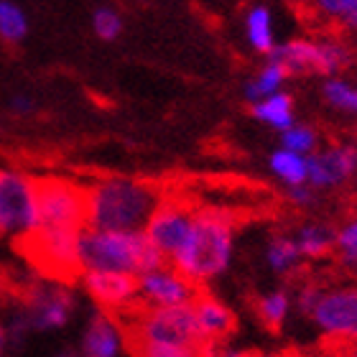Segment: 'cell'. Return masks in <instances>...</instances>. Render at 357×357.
I'll use <instances>...</instances> for the list:
<instances>
[{
	"label": "cell",
	"mask_w": 357,
	"mask_h": 357,
	"mask_svg": "<svg viewBox=\"0 0 357 357\" xmlns=\"http://www.w3.org/2000/svg\"><path fill=\"white\" fill-rule=\"evenodd\" d=\"M164 194L141 178L107 176L84 186V227L102 232H143Z\"/></svg>",
	"instance_id": "obj_1"
},
{
	"label": "cell",
	"mask_w": 357,
	"mask_h": 357,
	"mask_svg": "<svg viewBox=\"0 0 357 357\" xmlns=\"http://www.w3.org/2000/svg\"><path fill=\"white\" fill-rule=\"evenodd\" d=\"M235 217L225 209H197L189 238L172 258L174 268L192 286H204L222 275L232 261Z\"/></svg>",
	"instance_id": "obj_2"
},
{
	"label": "cell",
	"mask_w": 357,
	"mask_h": 357,
	"mask_svg": "<svg viewBox=\"0 0 357 357\" xmlns=\"http://www.w3.org/2000/svg\"><path fill=\"white\" fill-rule=\"evenodd\" d=\"M146 232H102L84 227L79 235V266L84 271H110L141 278L166 266Z\"/></svg>",
	"instance_id": "obj_3"
},
{
	"label": "cell",
	"mask_w": 357,
	"mask_h": 357,
	"mask_svg": "<svg viewBox=\"0 0 357 357\" xmlns=\"http://www.w3.org/2000/svg\"><path fill=\"white\" fill-rule=\"evenodd\" d=\"M128 321L123 324L126 340H141V342L161 344H184V347H199L202 335L194 319L192 304L181 306H149L138 304L126 312Z\"/></svg>",
	"instance_id": "obj_4"
},
{
	"label": "cell",
	"mask_w": 357,
	"mask_h": 357,
	"mask_svg": "<svg viewBox=\"0 0 357 357\" xmlns=\"http://www.w3.org/2000/svg\"><path fill=\"white\" fill-rule=\"evenodd\" d=\"M79 235L77 230H36L26 238L15 240L26 261L36 268L38 273H44L49 281L56 283H72L82 275L79 266Z\"/></svg>",
	"instance_id": "obj_5"
},
{
	"label": "cell",
	"mask_w": 357,
	"mask_h": 357,
	"mask_svg": "<svg viewBox=\"0 0 357 357\" xmlns=\"http://www.w3.org/2000/svg\"><path fill=\"white\" fill-rule=\"evenodd\" d=\"M38 227L36 178L18 169H0V235L21 240Z\"/></svg>",
	"instance_id": "obj_6"
},
{
	"label": "cell",
	"mask_w": 357,
	"mask_h": 357,
	"mask_svg": "<svg viewBox=\"0 0 357 357\" xmlns=\"http://www.w3.org/2000/svg\"><path fill=\"white\" fill-rule=\"evenodd\" d=\"M38 227L46 230H84V186L59 176L36 178Z\"/></svg>",
	"instance_id": "obj_7"
},
{
	"label": "cell",
	"mask_w": 357,
	"mask_h": 357,
	"mask_svg": "<svg viewBox=\"0 0 357 357\" xmlns=\"http://www.w3.org/2000/svg\"><path fill=\"white\" fill-rule=\"evenodd\" d=\"M271 61H278L289 75L298 72H319V75L335 77L340 69L350 64L352 54L342 41L324 38V41H309V38H291L286 44H275L268 54Z\"/></svg>",
	"instance_id": "obj_8"
},
{
	"label": "cell",
	"mask_w": 357,
	"mask_h": 357,
	"mask_svg": "<svg viewBox=\"0 0 357 357\" xmlns=\"http://www.w3.org/2000/svg\"><path fill=\"white\" fill-rule=\"evenodd\" d=\"M77 296L67 283L33 281L26 286L18 312L26 317L31 332H54L67 327L75 317Z\"/></svg>",
	"instance_id": "obj_9"
},
{
	"label": "cell",
	"mask_w": 357,
	"mask_h": 357,
	"mask_svg": "<svg viewBox=\"0 0 357 357\" xmlns=\"http://www.w3.org/2000/svg\"><path fill=\"white\" fill-rule=\"evenodd\" d=\"M194 222V209L178 199H161L151 220L146 222L143 232L151 240V245L164 255L166 261H172L174 255L181 250V245L189 238Z\"/></svg>",
	"instance_id": "obj_10"
},
{
	"label": "cell",
	"mask_w": 357,
	"mask_h": 357,
	"mask_svg": "<svg viewBox=\"0 0 357 357\" xmlns=\"http://www.w3.org/2000/svg\"><path fill=\"white\" fill-rule=\"evenodd\" d=\"M312 319L324 332L327 342H357V289H337L321 294Z\"/></svg>",
	"instance_id": "obj_11"
},
{
	"label": "cell",
	"mask_w": 357,
	"mask_h": 357,
	"mask_svg": "<svg viewBox=\"0 0 357 357\" xmlns=\"http://www.w3.org/2000/svg\"><path fill=\"white\" fill-rule=\"evenodd\" d=\"M82 289L102 312L126 314L130 312L138 298V278L128 273H110V271H84L79 275Z\"/></svg>",
	"instance_id": "obj_12"
},
{
	"label": "cell",
	"mask_w": 357,
	"mask_h": 357,
	"mask_svg": "<svg viewBox=\"0 0 357 357\" xmlns=\"http://www.w3.org/2000/svg\"><path fill=\"white\" fill-rule=\"evenodd\" d=\"M357 172V149L355 146H329L306 156V184L312 189L344 184Z\"/></svg>",
	"instance_id": "obj_13"
},
{
	"label": "cell",
	"mask_w": 357,
	"mask_h": 357,
	"mask_svg": "<svg viewBox=\"0 0 357 357\" xmlns=\"http://www.w3.org/2000/svg\"><path fill=\"white\" fill-rule=\"evenodd\" d=\"M197 286L186 281L176 268H158L153 273L138 278V298L149 306H181L192 304Z\"/></svg>",
	"instance_id": "obj_14"
},
{
	"label": "cell",
	"mask_w": 357,
	"mask_h": 357,
	"mask_svg": "<svg viewBox=\"0 0 357 357\" xmlns=\"http://www.w3.org/2000/svg\"><path fill=\"white\" fill-rule=\"evenodd\" d=\"M123 347H126V335L118 317L102 309L92 312L79 340V352L84 357H120Z\"/></svg>",
	"instance_id": "obj_15"
},
{
	"label": "cell",
	"mask_w": 357,
	"mask_h": 357,
	"mask_svg": "<svg viewBox=\"0 0 357 357\" xmlns=\"http://www.w3.org/2000/svg\"><path fill=\"white\" fill-rule=\"evenodd\" d=\"M194 319L199 327L202 342H215V340H227L235 332L238 321L235 314L227 306L215 298L209 291H197V296L192 298Z\"/></svg>",
	"instance_id": "obj_16"
},
{
	"label": "cell",
	"mask_w": 357,
	"mask_h": 357,
	"mask_svg": "<svg viewBox=\"0 0 357 357\" xmlns=\"http://www.w3.org/2000/svg\"><path fill=\"white\" fill-rule=\"evenodd\" d=\"M253 115L266 126L275 128V130H289L294 126V100L286 92H275V95L266 97L261 102L253 105Z\"/></svg>",
	"instance_id": "obj_17"
},
{
	"label": "cell",
	"mask_w": 357,
	"mask_h": 357,
	"mask_svg": "<svg viewBox=\"0 0 357 357\" xmlns=\"http://www.w3.org/2000/svg\"><path fill=\"white\" fill-rule=\"evenodd\" d=\"M294 240L301 258H324L335 250L337 232L329 225H304Z\"/></svg>",
	"instance_id": "obj_18"
},
{
	"label": "cell",
	"mask_w": 357,
	"mask_h": 357,
	"mask_svg": "<svg viewBox=\"0 0 357 357\" xmlns=\"http://www.w3.org/2000/svg\"><path fill=\"white\" fill-rule=\"evenodd\" d=\"M286 77H289V72H286L278 61L268 59V64L261 69V75L245 84V97L253 105L261 102V100H266V97L275 95V92H281L283 82H286Z\"/></svg>",
	"instance_id": "obj_19"
},
{
	"label": "cell",
	"mask_w": 357,
	"mask_h": 357,
	"mask_svg": "<svg viewBox=\"0 0 357 357\" xmlns=\"http://www.w3.org/2000/svg\"><path fill=\"white\" fill-rule=\"evenodd\" d=\"M289 309H291V298H289V291H271L266 296L255 304V312H258V319L261 324L268 329V332H281L283 321L289 317Z\"/></svg>",
	"instance_id": "obj_20"
},
{
	"label": "cell",
	"mask_w": 357,
	"mask_h": 357,
	"mask_svg": "<svg viewBox=\"0 0 357 357\" xmlns=\"http://www.w3.org/2000/svg\"><path fill=\"white\" fill-rule=\"evenodd\" d=\"M245 31H248V38H250V44H253L255 52L271 54L275 49L273 18H271V10H268V8L258 6L248 13Z\"/></svg>",
	"instance_id": "obj_21"
},
{
	"label": "cell",
	"mask_w": 357,
	"mask_h": 357,
	"mask_svg": "<svg viewBox=\"0 0 357 357\" xmlns=\"http://www.w3.org/2000/svg\"><path fill=\"white\" fill-rule=\"evenodd\" d=\"M266 261L275 273H281V275H289L291 271H296L298 261H301L296 240L289 238V235H275V238L268 243Z\"/></svg>",
	"instance_id": "obj_22"
},
{
	"label": "cell",
	"mask_w": 357,
	"mask_h": 357,
	"mask_svg": "<svg viewBox=\"0 0 357 357\" xmlns=\"http://www.w3.org/2000/svg\"><path fill=\"white\" fill-rule=\"evenodd\" d=\"M271 172L289 186L306 184V156L291 153L286 149L273 151V156H271Z\"/></svg>",
	"instance_id": "obj_23"
},
{
	"label": "cell",
	"mask_w": 357,
	"mask_h": 357,
	"mask_svg": "<svg viewBox=\"0 0 357 357\" xmlns=\"http://www.w3.org/2000/svg\"><path fill=\"white\" fill-rule=\"evenodd\" d=\"M29 33V18L13 0H0V38L8 44H18Z\"/></svg>",
	"instance_id": "obj_24"
},
{
	"label": "cell",
	"mask_w": 357,
	"mask_h": 357,
	"mask_svg": "<svg viewBox=\"0 0 357 357\" xmlns=\"http://www.w3.org/2000/svg\"><path fill=\"white\" fill-rule=\"evenodd\" d=\"M126 347L133 357H199V347H184V344H161V342H141V340H126Z\"/></svg>",
	"instance_id": "obj_25"
},
{
	"label": "cell",
	"mask_w": 357,
	"mask_h": 357,
	"mask_svg": "<svg viewBox=\"0 0 357 357\" xmlns=\"http://www.w3.org/2000/svg\"><path fill=\"white\" fill-rule=\"evenodd\" d=\"M281 149L298 153V156H312L317 149V133L309 126H294L281 133Z\"/></svg>",
	"instance_id": "obj_26"
},
{
	"label": "cell",
	"mask_w": 357,
	"mask_h": 357,
	"mask_svg": "<svg viewBox=\"0 0 357 357\" xmlns=\"http://www.w3.org/2000/svg\"><path fill=\"white\" fill-rule=\"evenodd\" d=\"M92 29L102 41H115L120 36V31H123V18L112 8H97L92 13Z\"/></svg>",
	"instance_id": "obj_27"
},
{
	"label": "cell",
	"mask_w": 357,
	"mask_h": 357,
	"mask_svg": "<svg viewBox=\"0 0 357 357\" xmlns=\"http://www.w3.org/2000/svg\"><path fill=\"white\" fill-rule=\"evenodd\" d=\"M324 97H327L335 107L357 112V87L347 84L344 79H327V84H324Z\"/></svg>",
	"instance_id": "obj_28"
},
{
	"label": "cell",
	"mask_w": 357,
	"mask_h": 357,
	"mask_svg": "<svg viewBox=\"0 0 357 357\" xmlns=\"http://www.w3.org/2000/svg\"><path fill=\"white\" fill-rule=\"evenodd\" d=\"M335 248L340 250V261L347 268H357V220L347 222L342 230H337Z\"/></svg>",
	"instance_id": "obj_29"
},
{
	"label": "cell",
	"mask_w": 357,
	"mask_h": 357,
	"mask_svg": "<svg viewBox=\"0 0 357 357\" xmlns=\"http://www.w3.org/2000/svg\"><path fill=\"white\" fill-rule=\"evenodd\" d=\"M6 335H8V344H10V355H15V352L23 350V344L29 342V337L33 335L29 327V321H26V317H23L18 309H15L10 317H8L6 321Z\"/></svg>",
	"instance_id": "obj_30"
},
{
	"label": "cell",
	"mask_w": 357,
	"mask_h": 357,
	"mask_svg": "<svg viewBox=\"0 0 357 357\" xmlns=\"http://www.w3.org/2000/svg\"><path fill=\"white\" fill-rule=\"evenodd\" d=\"M312 10L324 21H342L344 15L350 13L352 8L357 6V0H309Z\"/></svg>",
	"instance_id": "obj_31"
},
{
	"label": "cell",
	"mask_w": 357,
	"mask_h": 357,
	"mask_svg": "<svg viewBox=\"0 0 357 357\" xmlns=\"http://www.w3.org/2000/svg\"><path fill=\"white\" fill-rule=\"evenodd\" d=\"M248 352L230 344L227 340H215V342L199 344V357H245Z\"/></svg>",
	"instance_id": "obj_32"
},
{
	"label": "cell",
	"mask_w": 357,
	"mask_h": 357,
	"mask_svg": "<svg viewBox=\"0 0 357 357\" xmlns=\"http://www.w3.org/2000/svg\"><path fill=\"white\" fill-rule=\"evenodd\" d=\"M321 294H324V291H321L319 286H317V283H304V286L298 289V296H296L298 309L312 317V312L317 309V304H319Z\"/></svg>",
	"instance_id": "obj_33"
},
{
	"label": "cell",
	"mask_w": 357,
	"mask_h": 357,
	"mask_svg": "<svg viewBox=\"0 0 357 357\" xmlns=\"http://www.w3.org/2000/svg\"><path fill=\"white\" fill-rule=\"evenodd\" d=\"M289 199L294 202L296 207H309V204H314V189L309 184L289 186Z\"/></svg>",
	"instance_id": "obj_34"
},
{
	"label": "cell",
	"mask_w": 357,
	"mask_h": 357,
	"mask_svg": "<svg viewBox=\"0 0 357 357\" xmlns=\"http://www.w3.org/2000/svg\"><path fill=\"white\" fill-rule=\"evenodd\" d=\"M324 357H357V342L355 344L324 342Z\"/></svg>",
	"instance_id": "obj_35"
},
{
	"label": "cell",
	"mask_w": 357,
	"mask_h": 357,
	"mask_svg": "<svg viewBox=\"0 0 357 357\" xmlns=\"http://www.w3.org/2000/svg\"><path fill=\"white\" fill-rule=\"evenodd\" d=\"M10 110H13L15 115H29V112H33V100L23 95L13 97V100H10Z\"/></svg>",
	"instance_id": "obj_36"
},
{
	"label": "cell",
	"mask_w": 357,
	"mask_h": 357,
	"mask_svg": "<svg viewBox=\"0 0 357 357\" xmlns=\"http://www.w3.org/2000/svg\"><path fill=\"white\" fill-rule=\"evenodd\" d=\"M340 26H342L344 31H350V33H357V6L340 21Z\"/></svg>",
	"instance_id": "obj_37"
},
{
	"label": "cell",
	"mask_w": 357,
	"mask_h": 357,
	"mask_svg": "<svg viewBox=\"0 0 357 357\" xmlns=\"http://www.w3.org/2000/svg\"><path fill=\"white\" fill-rule=\"evenodd\" d=\"M10 355V344H8V335H6V324L0 321V357Z\"/></svg>",
	"instance_id": "obj_38"
},
{
	"label": "cell",
	"mask_w": 357,
	"mask_h": 357,
	"mask_svg": "<svg viewBox=\"0 0 357 357\" xmlns=\"http://www.w3.org/2000/svg\"><path fill=\"white\" fill-rule=\"evenodd\" d=\"M245 357H301L298 352H248Z\"/></svg>",
	"instance_id": "obj_39"
},
{
	"label": "cell",
	"mask_w": 357,
	"mask_h": 357,
	"mask_svg": "<svg viewBox=\"0 0 357 357\" xmlns=\"http://www.w3.org/2000/svg\"><path fill=\"white\" fill-rule=\"evenodd\" d=\"M54 357H84V355L79 352V347H64V350H59Z\"/></svg>",
	"instance_id": "obj_40"
}]
</instances>
